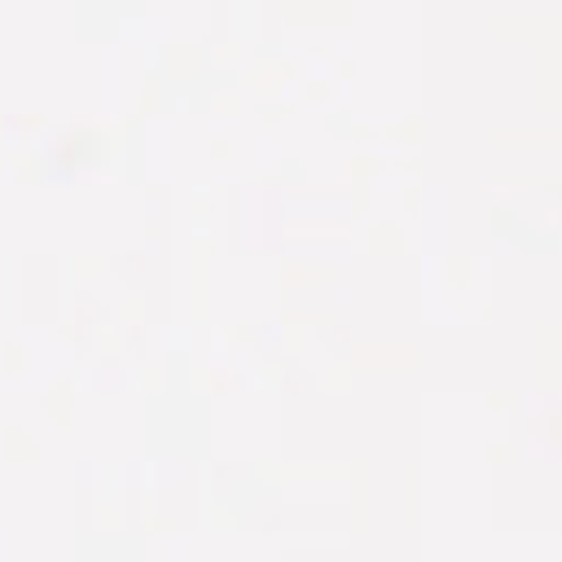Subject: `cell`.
Listing matches in <instances>:
<instances>
[]
</instances>
